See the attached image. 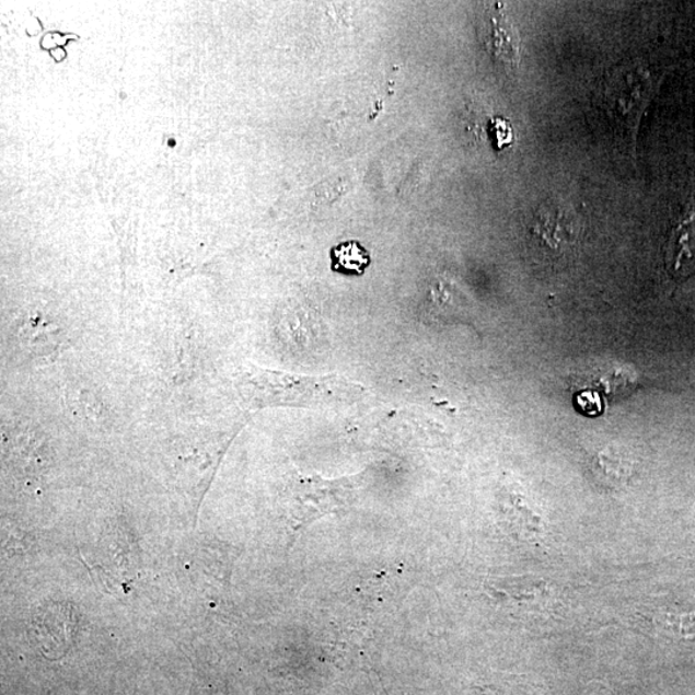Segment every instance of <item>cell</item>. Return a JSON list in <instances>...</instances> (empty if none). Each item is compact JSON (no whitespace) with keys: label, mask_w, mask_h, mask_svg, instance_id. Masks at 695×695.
I'll use <instances>...</instances> for the list:
<instances>
[{"label":"cell","mask_w":695,"mask_h":695,"mask_svg":"<svg viewBox=\"0 0 695 695\" xmlns=\"http://www.w3.org/2000/svg\"><path fill=\"white\" fill-rule=\"evenodd\" d=\"M533 231L554 251L567 248L575 245L577 240L576 216L559 205H547L538 211Z\"/></svg>","instance_id":"cell-6"},{"label":"cell","mask_w":695,"mask_h":695,"mask_svg":"<svg viewBox=\"0 0 695 695\" xmlns=\"http://www.w3.org/2000/svg\"><path fill=\"white\" fill-rule=\"evenodd\" d=\"M660 86V80L640 61L618 66L605 80L604 99L612 120L628 130L635 146L639 124Z\"/></svg>","instance_id":"cell-2"},{"label":"cell","mask_w":695,"mask_h":695,"mask_svg":"<svg viewBox=\"0 0 695 695\" xmlns=\"http://www.w3.org/2000/svg\"><path fill=\"white\" fill-rule=\"evenodd\" d=\"M489 131H491L496 149L502 150L513 142V129H511L508 120L496 118L489 123Z\"/></svg>","instance_id":"cell-10"},{"label":"cell","mask_w":695,"mask_h":695,"mask_svg":"<svg viewBox=\"0 0 695 695\" xmlns=\"http://www.w3.org/2000/svg\"><path fill=\"white\" fill-rule=\"evenodd\" d=\"M238 390L255 408H316L350 405L366 393L364 386L336 377H304L251 366L241 372Z\"/></svg>","instance_id":"cell-1"},{"label":"cell","mask_w":695,"mask_h":695,"mask_svg":"<svg viewBox=\"0 0 695 695\" xmlns=\"http://www.w3.org/2000/svg\"><path fill=\"white\" fill-rule=\"evenodd\" d=\"M77 626L74 610L65 603H48L32 616L34 639L47 653H65L76 639Z\"/></svg>","instance_id":"cell-5"},{"label":"cell","mask_w":695,"mask_h":695,"mask_svg":"<svg viewBox=\"0 0 695 695\" xmlns=\"http://www.w3.org/2000/svg\"><path fill=\"white\" fill-rule=\"evenodd\" d=\"M332 259L335 270L350 275H362L370 266L369 253L355 241L334 247Z\"/></svg>","instance_id":"cell-8"},{"label":"cell","mask_w":695,"mask_h":695,"mask_svg":"<svg viewBox=\"0 0 695 695\" xmlns=\"http://www.w3.org/2000/svg\"><path fill=\"white\" fill-rule=\"evenodd\" d=\"M50 54H53L56 61H62L66 56L65 50L62 48L54 49L53 53Z\"/></svg>","instance_id":"cell-12"},{"label":"cell","mask_w":695,"mask_h":695,"mask_svg":"<svg viewBox=\"0 0 695 695\" xmlns=\"http://www.w3.org/2000/svg\"><path fill=\"white\" fill-rule=\"evenodd\" d=\"M486 46L495 60L505 69H517L519 42L516 27L500 10L488 12L486 20Z\"/></svg>","instance_id":"cell-7"},{"label":"cell","mask_w":695,"mask_h":695,"mask_svg":"<svg viewBox=\"0 0 695 695\" xmlns=\"http://www.w3.org/2000/svg\"><path fill=\"white\" fill-rule=\"evenodd\" d=\"M664 267L676 281L695 274V195L685 202L671 227L664 245Z\"/></svg>","instance_id":"cell-4"},{"label":"cell","mask_w":695,"mask_h":695,"mask_svg":"<svg viewBox=\"0 0 695 695\" xmlns=\"http://www.w3.org/2000/svg\"><path fill=\"white\" fill-rule=\"evenodd\" d=\"M43 48H53L56 47V42L54 39V35H47L46 38L42 40Z\"/></svg>","instance_id":"cell-11"},{"label":"cell","mask_w":695,"mask_h":695,"mask_svg":"<svg viewBox=\"0 0 695 695\" xmlns=\"http://www.w3.org/2000/svg\"><path fill=\"white\" fill-rule=\"evenodd\" d=\"M665 630L680 639L695 640V612L683 614H668L663 618Z\"/></svg>","instance_id":"cell-9"},{"label":"cell","mask_w":695,"mask_h":695,"mask_svg":"<svg viewBox=\"0 0 695 695\" xmlns=\"http://www.w3.org/2000/svg\"><path fill=\"white\" fill-rule=\"evenodd\" d=\"M361 475L340 479L300 477L291 483L289 511L294 531L327 514L347 511L357 500Z\"/></svg>","instance_id":"cell-3"}]
</instances>
